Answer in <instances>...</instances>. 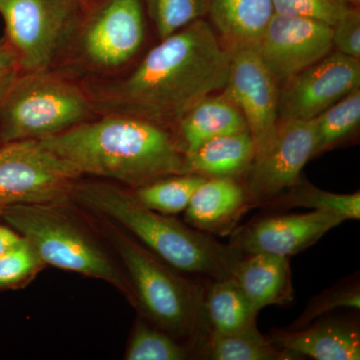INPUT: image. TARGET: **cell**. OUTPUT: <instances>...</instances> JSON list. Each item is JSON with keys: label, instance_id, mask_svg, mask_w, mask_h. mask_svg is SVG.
I'll return each mask as SVG.
<instances>
[{"label": "cell", "instance_id": "e0dca14e", "mask_svg": "<svg viewBox=\"0 0 360 360\" xmlns=\"http://www.w3.org/2000/svg\"><path fill=\"white\" fill-rule=\"evenodd\" d=\"M232 278L257 312L269 305L288 304L295 298L290 257L269 253L245 255Z\"/></svg>", "mask_w": 360, "mask_h": 360}, {"label": "cell", "instance_id": "8d00e7d4", "mask_svg": "<svg viewBox=\"0 0 360 360\" xmlns=\"http://www.w3.org/2000/svg\"><path fill=\"white\" fill-rule=\"evenodd\" d=\"M2 219V205H0V219Z\"/></svg>", "mask_w": 360, "mask_h": 360}, {"label": "cell", "instance_id": "836d02e7", "mask_svg": "<svg viewBox=\"0 0 360 360\" xmlns=\"http://www.w3.org/2000/svg\"><path fill=\"white\" fill-rule=\"evenodd\" d=\"M85 7L90 6V4H94V2H96L97 0H84Z\"/></svg>", "mask_w": 360, "mask_h": 360}, {"label": "cell", "instance_id": "f546056e", "mask_svg": "<svg viewBox=\"0 0 360 360\" xmlns=\"http://www.w3.org/2000/svg\"><path fill=\"white\" fill-rule=\"evenodd\" d=\"M274 13L319 20L333 26L350 8L341 0H272Z\"/></svg>", "mask_w": 360, "mask_h": 360}, {"label": "cell", "instance_id": "277c9868", "mask_svg": "<svg viewBox=\"0 0 360 360\" xmlns=\"http://www.w3.org/2000/svg\"><path fill=\"white\" fill-rule=\"evenodd\" d=\"M104 229L122 260L137 309L149 323L191 347L196 359L210 331L205 314L207 279L198 281L182 276L108 220Z\"/></svg>", "mask_w": 360, "mask_h": 360}, {"label": "cell", "instance_id": "d6986e66", "mask_svg": "<svg viewBox=\"0 0 360 360\" xmlns=\"http://www.w3.org/2000/svg\"><path fill=\"white\" fill-rule=\"evenodd\" d=\"M255 151L250 131L217 137L184 155L186 174L241 180L255 160Z\"/></svg>", "mask_w": 360, "mask_h": 360}, {"label": "cell", "instance_id": "f1b7e54d", "mask_svg": "<svg viewBox=\"0 0 360 360\" xmlns=\"http://www.w3.org/2000/svg\"><path fill=\"white\" fill-rule=\"evenodd\" d=\"M44 262L23 239L0 257V290L16 288L32 278Z\"/></svg>", "mask_w": 360, "mask_h": 360}, {"label": "cell", "instance_id": "ffe728a7", "mask_svg": "<svg viewBox=\"0 0 360 360\" xmlns=\"http://www.w3.org/2000/svg\"><path fill=\"white\" fill-rule=\"evenodd\" d=\"M207 14L229 51L257 49L274 9L272 0H208Z\"/></svg>", "mask_w": 360, "mask_h": 360}, {"label": "cell", "instance_id": "d6a6232c", "mask_svg": "<svg viewBox=\"0 0 360 360\" xmlns=\"http://www.w3.org/2000/svg\"><path fill=\"white\" fill-rule=\"evenodd\" d=\"M22 240V236L11 226L0 225V257Z\"/></svg>", "mask_w": 360, "mask_h": 360}, {"label": "cell", "instance_id": "d4e9b609", "mask_svg": "<svg viewBox=\"0 0 360 360\" xmlns=\"http://www.w3.org/2000/svg\"><path fill=\"white\" fill-rule=\"evenodd\" d=\"M314 156L321 155L345 139L359 127L360 90L348 94L314 118Z\"/></svg>", "mask_w": 360, "mask_h": 360}, {"label": "cell", "instance_id": "ba28073f", "mask_svg": "<svg viewBox=\"0 0 360 360\" xmlns=\"http://www.w3.org/2000/svg\"><path fill=\"white\" fill-rule=\"evenodd\" d=\"M84 7L70 0H0L6 37L22 73L56 68Z\"/></svg>", "mask_w": 360, "mask_h": 360}, {"label": "cell", "instance_id": "d590c367", "mask_svg": "<svg viewBox=\"0 0 360 360\" xmlns=\"http://www.w3.org/2000/svg\"><path fill=\"white\" fill-rule=\"evenodd\" d=\"M348 1L352 2V4H359V0H348Z\"/></svg>", "mask_w": 360, "mask_h": 360}, {"label": "cell", "instance_id": "cb8c5ba5", "mask_svg": "<svg viewBox=\"0 0 360 360\" xmlns=\"http://www.w3.org/2000/svg\"><path fill=\"white\" fill-rule=\"evenodd\" d=\"M206 177L193 174L168 175L134 189L137 200L165 215L184 212Z\"/></svg>", "mask_w": 360, "mask_h": 360}, {"label": "cell", "instance_id": "2e32d148", "mask_svg": "<svg viewBox=\"0 0 360 360\" xmlns=\"http://www.w3.org/2000/svg\"><path fill=\"white\" fill-rule=\"evenodd\" d=\"M276 347L316 360H359L360 333L356 324L322 319L295 330L274 329L267 336Z\"/></svg>", "mask_w": 360, "mask_h": 360}, {"label": "cell", "instance_id": "4316f807", "mask_svg": "<svg viewBox=\"0 0 360 360\" xmlns=\"http://www.w3.org/2000/svg\"><path fill=\"white\" fill-rule=\"evenodd\" d=\"M160 40L208 13V0H142Z\"/></svg>", "mask_w": 360, "mask_h": 360}, {"label": "cell", "instance_id": "4fadbf2b", "mask_svg": "<svg viewBox=\"0 0 360 360\" xmlns=\"http://www.w3.org/2000/svg\"><path fill=\"white\" fill-rule=\"evenodd\" d=\"M333 47V26L309 18L274 13L257 51L277 84H284L326 58Z\"/></svg>", "mask_w": 360, "mask_h": 360}, {"label": "cell", "instance_id": "f35d334b", "mask_svg": "<svg viewBox=\"0 0 360 360\" xmlns=\"http://www.w3.org/2000/svg\"><path fill=\"white\" fill-rule=\"evenodd\" d=\"M341 1L345 2V4H349V1H348V0H341Z\"/></svg>", "mask_w": 360, "mask_h": 360}, {"label": "cell", "instance_id": "3957f363", "mask_svg": "<svg viewBox=\"0 0 360 360\" xmlns=\"http://www.w3.org/2000/svg\"><path fill=\"white\" fill-rule=\"evenodd\" d=\"M71 196L103 219L112 220L156 257L182 274L229 278L245 257L238 248L150 210L134 191L105 181L78 180Z\"/></svg>", "mask_w": 360, "mask_h": 360}, {"label": "cell", "instance_id": "52a82bcc", "mask_svg": "<svg viewBox=\"0 0 360 360\" xmlns=\"http://www.w3.org/2000/svg\"><path fill=\"white\" fill-rule=\"evenodd\" d=\"M96 116L84 82L68 71L21 73L0 103V136L4 143L39 141Z\"/></svg>", "mask_w": 360, "mask_h": 360}, {"label": "cell", "instance_id": "30bf717a", "mask_svg": "<svg viewBox=\"0 0 360 360\" xmlns=\"http://www.w3.org/2000/svg\"><path fill=\"white\" fill-rule=\"evenodd\" d=\"M314 148V120L279 122L269 146L255 156L241 180L250 210L297 186Z\"/></svg>", "mask_w": 360, "mask_h": 360}, {"label": "cell", "instance_id": "6da1fadb", "mask_svg": "<svg viewBox=\"0 0 360 360\" xmlns=\"http://www.w3.org/2000/svg\"><path fill=\"white\" fill-rule=\"evenodd\" d=\"M231 54L212 26L194 21L149 49L134 68L84 80L97 115H122L174 131L187 111L229 79Z\"/></svg>", "mask_w": 360, "mask_h": 360}, {"label": "cell", "instance_id": "e575fe53", "mask_svg": "<svg viewBox=\"0 0 360 360\" xmlns=\"http://www.w3.org/2000/svg\"><path fill=\"white\" fill-rule=\"evenodd\" d=\"M70 1L75 2V4H80V6L85 7L84 0H70Z\"/></svg>", "mask_w": 360, "mask_h": 360}, {"label": "cell", "instance_id": "1f68e13d", "mask_svg": "<svg viewBox=\"0 0 360 360\" xmlns=\"http://www.w3.org/2000/svg\"><path fill=\"white\" fill-rule=\"evenodd\" d=\"M20 59L6 37L0 39V103L20 77Z\"/></svg>", "mask_w": 360, "mask_h": 360}, {"label": "cell", "instance_id": "484cf974", "mask_svg": "<svg viewBox=\"0 0 360 360\" xmlns=\"http://www.w3.org/2000/svg\"><path fill=\"white\" fill-rule=\"evenodd\" d=\"M194 352L174 336L144 321L135 324L124 359L127 360L191 359ZM195 359V356H194Z\"/></svg>", "mask_w": 360, "mask_h": 360}, {"label": "cell", "instance_id": "7c38bea8", "mask_svg": "<svg viewBox=\"0 0 360 360\" xmlns=\"http://www.w3.org/2000/svg\"><path fill=\"white\" fill-rule=\"evenodd\" d=\"M229 51L231 65L224 94L245 116L257 156L269 146L278 127V84L257 49L241 47Z\"/></svg>", "mask_w": 360, "mask_h": 360}, {"label": "cell", "instance_id": "5bb4252c", "mask_svg": "<svg viewBox=\"0 0 360 360\" xmlns=\"http://www.w3.org/2000/svg\"><path fill=\"white\" fill-rule=\"evenodd\" d=\"M341 222L333 215L315 210L259 217L236 227L229 243L245 255L269 253L290 257L315 245Z\"/></svg>", "mask_w": 360, "mask_h": 360}, {"label": "cell", "instance_id": "7a4b0ae2", "mask_svg": "<svg viewBox=\"0 0 360 360\" xmlns=\"http://www.w3.org/2000/svg\"><path fill=\"white\" fill-rule=\"evenodd\" d=\"M39 141L82 176L116 180L134 188L186 174L174 131L134 116L99 115Z\"/></svg>", "mask_w": 360, "mask_h": 360}, {"label": "cell", "instance_id": "5b68a950", "mask_svg": "<svg viewBox=\"0 0 360 360\" xmlns=\"http://www.w3.org/2000/svg\"><path fill=\"white\" fill-rule=\"evenodd\" d=\"M20 203L2 206V219L32 246L44 264L99 279L115 286L134 307L125 274L86 229L58 205Z\"/></svg>", "mask_w": 360, "mask_h": 360}, {"label": "cell", "instance_id": "74e56055", "mask_svg": "<svg viewBox=\"0 0 360 360\" xmlns=\"http://www.w3.org/2000/svg\"><path fill=\"white\" fill-rule=\"evenodd\" d=\"M2 143H4V141H2L1 136H0V146H2Z\"/></svg>", "mask_w": 360, "mask_h": 360}, {"label": "cell", "instance_id": "8fae6325", "mask_svg": "<svg viewBox=\"0 0 360 360\" xmlns=\"http://www.w3.org/2000/svg\"><path fill=\"white\" fill-rule=\"evenodd\" d=\"M283 84L279 90V122L314 120L359 89L360 61L338 51L330 52Z\"/></svg>", "mask_w": 360, "mask_h": 360}, {"label": "cell", "instance_id": "44dd1931", "mask_svg": "<svg viewBox=\"0 0 360 360\" xmlns=\"http://www.w3.org/2000/svg\"><path fill=\"white\" fill-rule=\"evenodd\" d=\"M205 314L213 333L243 335L258 330V312L232 277L207 279Z\"/></svg>", "mask_w": 360, "mask_h": 360}, {"label": "cell", "instance_id": "8992f818", "mask_svg": "<svg viewBox=\"0 0 360 360\" xmlns=\"http://www.w3.org/2000/svg\"><path fill=\"white\" fill-rule=\"evenodd\" d=\"M142 0H97L84 7L56 68L80 79H105L124 72L146 34Z\"/></svg>", "mask_w": 360, "mask_h": 360}, {"label": "cell", "instance_id": "83f0119b", "mask_svg": "<svg viewBox=\"0 0 360 360\" xmlns=\"http://www.w3.org/2000/svg\"><path fill=\"white\" fill-rule=\"evenodd\" d=\"M360 307V290L357 283H345L335 286L315 296L305 307L304 311L290 326V330L309 326L315 319L338 309Z\"/></svg>", "mask_w": 360, "mask_h": 360}, {"label": "cell", "instance_id": "4dcf8cb0", "mask_svg": "<svg viewBox=\"0 0 360 360\" xmlns=\"http://www.w3.org/2000/svg\"><path fill=\"white\" fill-rule=\"evenodd\" d=\"M333 44L336 51L360 58V14L357 9H348L333 26Z\"/></svg>", "mask_w": 360, "mask_h": 360}, {"label": "cell", "instance_id": "9c48e42d", "mask_svg": "<svg viewBox=\"0 0 360 360\" xmlns=\"http://www.w3.org/2000/svg\"><path fill=\"white\" fill-rule=\"evenodd\" d=\"M82 177L39 141L0 146V205L63 202Z\"/></svg>", "mask_w": 360, "mask_h": 360}, {"label": "cell", "instance_id": "9a60e30c", "mask_svg": "<svg viewBox=\"0 0 360 360\" xmlns=\"http://www.w3.org/2000/svg\"><path fill=\"white\" fill-rule=\"evenodd\" d=\"M243 181L206 179L184 210L186 224L210 236H229L250 210Z\"/></svg>", "mask_w": 360, "mask_h": 360}, {"label": "cell", "instance_id": "7402d4cb", "mask_svg": "<svg viewBox=\"0 0 360 360\" xmlns=\"http://www.w3.org/2000/svg\"><path fill=\"white\" fill-rule=\"evenodd\" d=\"M196 359L212 360L302 359L297 354L276 347L259 330L243 335H221L210 331L198 348Z\"/></svg>", "mask_w": 360, "mask_h": 360}, {"label": "cell", "instance_id": "ac0fdd59", "mask_svg": "<svg viewBox=\"0 0 360 360\" xmlns=\"http://www.w3.org/2000/svg\"><path fill=\"white\" fill-rule=\"evenodd\" d=\"M243 131H248L245 116L224 94L203 98L182 116L174 129L184 155L217 137Z\"/></svg>", "mask_w": 360, "mask_h": 360}, {"label": "cell", "instance_id": "603a6c76", "mask_svg": "<svg viewBox=\"0 0 360 360\" xmlns=\"http://www.w3.org/2000/svg\"><path fill=\"white\" fill-rule=\"evenodd\" d=\"M296 207L328 213L342 222L359 220L360 193L359 191L352 194L328 193L302 180L297 186L276 196L264 206V208L272 210H288Z\"/></svg>", "mask_w": 360, "mask_h": 360}]
</instances>
